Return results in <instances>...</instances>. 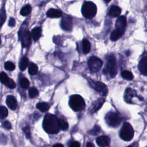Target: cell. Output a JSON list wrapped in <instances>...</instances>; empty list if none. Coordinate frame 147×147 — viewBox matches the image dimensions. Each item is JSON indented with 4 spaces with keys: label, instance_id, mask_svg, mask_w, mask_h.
I'll return each instance as SVG.
<instances>
[{
    "label": "cell",
    "instance_id": "obj_1",
    "mask_svg": "<svg viewBox=\"0 0 147 147\" xmlns=\"http://www.w3.org/2000/svg\"><path fill=\"white\" fill-rule=\"evenodd\" d=\"M42 126L44 130L49 134H56L61 129L59 119L52 114H47L44 117Z\"/></svg>",
    "mask_w": 147,
    "mask_h": 147
},
{
    "label": "cell",
    "instance_id": "obj_2",
    "mask_svg": "<svg viewBox=\"0 0 147 147\" xmlns=\"http://www.w3.org/2000/svg\"><path fill=\"white\" fill-rule=\"evenodd\" d=\"M71 108L75 111H80L85 108L86 103L84 99L79 95H73L71 96L69 100Z\"/></svg>",
    "mask_w": 147,
    "mask_h": 147
},
{
    "label": "cell",
    "instance_id": "obj_32",
    "mask_svg": "<svg viewBox=\"0 0 147 147\" xmlns=\"http://www.w3.org/2000/svg\"><path fill=\"white\" fill-rule=\"evenodd\" d=\"M59 123H60V129L63 130H65L68 127V124L67 122L63 119H59Z\"/></svg>",
    "mask_w": 147,
    "mask_h": 147
},
{
    "label": "cell",
    "instance_id": "obj_31",
    "mask_svg": "<svg viewBox=\"0 0 147 147\" xmlns=\"http://www.w3.org/2000/svg\"><path fill=\"white\" fill-rule=\"evenodd\" d=\"M4 67L7 71H13L15 69V65L11 61H6L4 64Z\"/></svg>",
    "mask_w": 147,
    "mask_h": 147
},
{
    "label": "cell",
    "instance_id": "obj_10",
    "mask_svg": "<svg viewBox=\"0 0 147 147\" xmlns=\"http://www.w3.org/2000/svg\"><path fill=\"white\" fill-rule=\"evenodd\" d=\"M61 28L65 31H71L72 29V18L68 16L63 17L60 24Z\"/></svg>",
    "mask_w": 147,
    "mask_h": 147
},
{
    "label": "cell",
    "instance_id": "obj_27",
    "mask_svg": "<svg viewBox=\"0 0 147 147\" xmlns=\"http://www.w3.org/2000/svg\"><path fill=\"white\" fill-rule=\"evenodd\" d=\"M38 91L35 87H31L29 89V96L30 98H34L38 96Z\"/></svg>",
    "mask_w": 147,
    "mask_h": 147
},
{
    "label": "cell",
    "instance_id": "obj_42",
    "mask_svg": "<svg viewBox=\"0 0 147 147\" xmlns=\"http://www.w3.org/2000/svg\"><path fill=\"white\" fill-rule=\"evenodd\" d=\"M104 1H105V2H107V3H108V2H109V1H110V0H104Z\"/></svg>",
    "mask_w": 147,
    "mask_h": 147
},
{
    "label": "cell",
    "instance_id": "obj_33",
    "mask_svg": "<svg viewBox=\"0 0 147 147\" xmlns=\"http://www.w3.org/2000/svg\"><path fill=\"white\" fill-rule=\"evenodd\" d=\"M9 80V77L7 74L4 72H1L0 73V81L2 83L5 84Z\"/></svg>",
    "mask_w": 147,
    "mask_h": 147
},
{
    "label": "cell",
    "instance_id": "obj_43",
    "mask_svg": "<svg viewBox=\"0 0 147 147\" xmlns=\"http://www.w3.org/2000/svg\"><path fill=\"white\" fill-rule=\"evenodd\" d=\"M1 36H0V45H1Z\"/></svg>",
    "mask_w": 147,
    "mask_h": 147
},
{
    "label": "cell",
    "instance_id": "obj_29",
    "mask_svg": "<svg viewBox=\"0 0 147 147\" xmlns=\"http://www.w3.org/2000/svg\"><path fill=\"white\" fill-rule=\"evenodd\" d=\"M8 115V111L4 106H0V118L4 119Z\"/></svg>",
    "mask_w": 147,
    "mask_h": 147
},
{
    "label": "cell",
    "instance_id": "obj_38",
    "mask_svg": "<svg viewBox=\"0 0 147 147\" xmlns=\"http://www.w3.org/2000/svg\"><path fill=\"white\" fill-rule=\"evenodd\" d=\"M9 26H11V27H13L14 26H15V24H16V21L14 20V18H12L11 17L9 21Z\"/></svg>",
    "mask_w": 147,
    "mask_h": 147
},
{
    "label": "cell",
    "instance_id": "obj_16",
    "mask_svg": "<svg viewBox=\"0 0 147 147\" xmlns=\"http://www.w3.org/2000/svg\"><path fill=\"white\" fill-rule=\"evenodd\" d=\"M105 101V98H103L98 99L92 105V108L90 110V113L91 114H93L96 111H97L98 110H99L100 108L102 107V106L103 105V104L104 103Z\"/></svg>",
    "mask_w": 147,
    "mask_h": 147
},
{
    "label": "cell",
    "instance_id": "obj_19",
    "mask_svg": "<svg viewBox=\"0 0 147 147\" xmlns=\"http://www.w3.org/2000/svg\"><path fill=\"white\" fill-rule=\"evenodd\" d=\"M41 29L40 27H36L32 29L31 36L34 41L38 40L41 36Z\"/></svg>",
    "mask_w": 147,
    "mask_h": 147
},
{
    "label": "cell",
    "instance_id": "obj_41",
    "mask_svg": "<svg viewBox=\"0 0 147 147\" xmlns=\"http://www.w3.org/2000/svg\"><path fill=\"white\" fill-rule=\"evenodd\" d=\"M53 146H61V147H63V145H62L61 144H55L53 145Z\"/></svg>",
    "mask_w": 147,
    "mask_h": 147
},
{
    "label": "cell",
    "instance_id": "obj_35",
    "mask_svg": "<svg viewBox=\"0 0 147 147\" xmlns=\"http://www.w3.org/2000/svg\"><path fill=\"white\" fill-rule=\"evenodd\" d=\"M23 131L26 136V137L28 138H29L30 137V127L28 126H26L23 128Z\"/></svg>",
    "mask_w": 147,
    "mask_h": 147
},
{
    "label": "cell",
    "instance_id": "obj_20",
    "mask_svg": "<svg viewBox=\"0 0 147 147\" xmlns=\"http://www.w3.org/2000/svg\"><path fill=\"white\" fill-rule=\"evenodd\" d=\"M123 32L121 30H119L118 29H115V30H114L111 35H110V39L112 41H116L117 40H118L122 36V34H123Z\"/></svg>",
    "mask_w": 147,
    "mask_h": 147
},
{
    "label": "cell",
    "instance_id": "obj_9",
    "mask_svg": "<svg viewBox=\"0 0 147 147\" xmlns=\"http://www.w3.org/2000/svg\"><path fill=\"white\" fill-rule=\"evenodd\" d=\"M102 61L95 56L91 57L88 61V65L92 72H97L100 70L102 66Z\"/></svg>",
    "mask_w": 147,
    "mask_h": 147
},
{
    "label": "cell",
    "instance_id": "obj_37",
    "mask_svg": "<svg viewBox=\"0 0 147 147\" xmlns=\"http://www.w3.org/2000/svg\"><path fill=\"white\" fill-rule=\"evenodd\" d=\"M3 126L7 130H9V129H11V124L9 121H5L3 123Z\"/></svg>",
    "mask_w": 147,
    "mask_h": 147
},
{
    "label": "cell",
    "instance_id": "obj_30",
    "mask_svg": "<svg viewBox=\"0 0 147 147\" xmlns=\"http://www.w3.org/2000/svg\"><path fill=\"white\" fill-rule=\"evenodd\" d=\"M6 20V13L4 8H2L0 11V27L3 24Z\"/></svg>",
    "mask_w": 147,
    "mask_h": 147
},
{
    "label": "cell",
    "instance_id": "obj_40",
    "mask_svg": "<svg viewBox=\"0 0 147 147\" xmlns=\"http://www.w3.org/2000/svg\"><path fill=\"white\" fill-rule=\"evenodd\" d=\"M86 146H87V147H93V146H94V145L93 144H92L91 142H88L86 145Z\"/></svg>",
    "mask_w": 147,
    "mask_h": 147
},
{
    "label": "cell",
    "instance_id": "obj_4",
    "mask_svg": "<svg viewBox=\"0 0 147 147\" xmlns=\"http://www.w3.org/2000/svg\"><path fill=\"white\" fill-rule=\"evenodd\" d=\"M103 72L105 74L109 75L112 78L115 77L117 74V65L115 58L113 55L109 57Z\"/></svg>",
    "mask_w": 147,
    "mask_h": 147
},
{
    "label": "cell",
    "instance_id": "obj_14",
    "mask_svg": "<svg viewBox=\"0 0 147 147\" xmlns=\"http://www.w3.org/2000/svg\"><path fill=\"white\" fill-rule=\"evenodd\" d=\"M140 72L144 75L147 76V56L143 57L138 64Z\"/></svg>",
    "mask_w": 147,
    "mask_h": 147
},
{
    "label": "cell",
    "instance_id": "obj_26",
    "mask_svg": "<svg viewBox=\"0 0 147 147\" xmlns=\"http://www.w3.org/2000/svg\"><path fill=\"white\" fill-rule=\"evenodd\" d=\"M122 76L127 80H131L133 78V74L129 71H123L121 73Z\"/></svg>",
    "mask_w": 147,
    "mask_h": 147
},
{
    "label": "cell",
    "instance_id": "obj_34",
    "mask_svg": "<svg viewBox=\"0 0 147 147\" xmlns=\"http://www.w3.org/2000/svg\"><path fill=\"white\" fill-rule=\"evenodd\" d=\"M5 84L10 88H14L16 87V83L11 79H9L8 81Z\"/></svg>",
    "mask_w": 147,
    "mask_h": 147
},
{
    "label": "cell",
    "instance_id": "obj_5",
    "mask_svg": "<svg viewBox=\"0 0 147 147\" xmlns=\"http://www.w3.org/2000/svg\"><path fill=\"white\" fill-rule=\"evenodd\" d=\"M119 135L123 140L130 141L134 136V130L132 126L128 122H125L121 129Z\"/></svg>",
    "mask_w": 147,
    "mask_h": 147
},
{
    "label": "cell",
    "instance_id": "obj_18",
    "mask_svg": "<svg viewBox=\"0 0 147 147\" xmlns=\"http://www.w3.org/2000/svg\"><path fill=\"white\" fill-rule=\"evenodd\" d=\"M121 12V10L119 7L115 5H113L110 9L109 15L111 17H117L120 15Z\"/></svg>",
    "mask_w": 147,
    "mask_h": 147
},
{
    "label": "cell",
    "instance_id": "obj_23",
    "mask_svg": "<svg viewBox=\"0 0 147 147\" xmlns=\"http://www.w3.org/2000/svg\"><path fill=\"white\" fill-rule=\"evenodd\" d=\"M29 60L26 57H23L20 62V65L19 67L21 71H24L29 65Z\"/></svg>",
    "mask_w": 147,
    "mask_h": 147
},
{
    "label": "cell",
    "instance_id": "obj_21",
    "mask_svg": "<svg viewBox=\"0 0 147 147\" xmlns=\"http://www.w3.org/2000/svg\"><path fill=\"white\" fill-rule=\"evenodd\" d=\"M82 46H83V51L84 53L87 54L90 51L91 45L90 41L84 38L82 41Z\"/></svg>",
    "mask_w": 147,
    "mask_h": 147
},
{
    "label": "cell",
    "instance_id": "obj_28",
    "mask_svg": "<svg viewBox=\"0 0 147 147\" xmlns=\"http://www.w3.org/2000/svg\"><path fill=\"white\" fill-rule=\"evenodd\" d=\"M20 83L23 88H27L29 86V81L26 78H22L20 79Z\"/></svg>",
    "mask_w": 147,
    "mask_h": 147
},
{
    "label": "cell",
    "instance_id": "obj_8",
    "mask_svg": "<svg viewBox=\"0 0 147 147\" xmlns=\"http://www.w3.org/2000/svg\"><path fill=\"white\" fill-rule=\"evenodd\" d=\"M89 82L91 87L96 91L99 92L102 96H105L107 95L108 93V89L106 84L101 82L94 81L91 79L89 80Z\"/></svg>",
    "mask_w": 147,
    "mask_h": 147
},
{
    "label": "cell",
    "instance_id": "obj_25",
    "mask_svg": "<svg viewBox=\"0 0 147 147\" xmlns=\"http://www.w3.org/2000/svg\"><path fill=\"white\" fill-rule=\"evenodd\" d=\"M32 10L31 6L29 5H26L24 6L21 10L20 14L23 16H26L29 15Z\"/></svg>",
    "mask_w": 147,
    "mask_h": 147
},
{
    "label": "cell",
    "instance_id": "obj_17",
    "mask_svg": "<svg viewBox=\"0 0 147 147\" xmlns=\"http://www.w3.org/2000/svg\"><path fill=\"white\" fill-rule=\"evenodd\" d=\"M47 15L50 18H59L62 16V12L58 9H50L48 10Z\"/></svg>",
    "mask_w": 147,
    "mask_h": 147
},
{
    "label": "cell",
    "instance_id": "obj_39",
    "mask_svg": "<svg viewBox=\"0 0 147 147\" xmlns=\"http://www.w3.org/2000/svg\"><path fill=\"white\" fill-rule=\"evenodd\" d=\"M69 146L71 147H79L80 146V144L77 141H73L69 145Z\"/></svg>",
    "mask_w": 147,
    "mask_h": 147
},
{
    "label": "cell",
    "instance_id": "obj_12",
    "mask_svg": "<svg viewBox=\"0 0 147 147\" xmlns=\"http://www.w3.org/2000/svg\"><path fill=\"white\" fill-rule=\"evenodd\" d=\"M126 25V18L125 16H120L119 17L116 21L115 26L116 29L121 30L125 32V29Z\"/></svg>",
    "mask_w": 147,
    "mask_h": 147
},
{
    "label": "cell",
    "instance_id": "obj_15",
    "mask_svg": "<svg viewBox=\"0 0 147 147\" xmlns=\"http://www.w3.org/2000/svg\"><path fill=\"white\" fill-rule=\"evenodd\" d=\"M6 104L7 106L13 110L16 109L17 106V102L16 98L13 95H9L6 98Z\"/></svg>",
    "mask_w": 147,
    "mask_h": 147
},
{
    "label": "cell",
    "instance_id": "obj_11",
    "mask_svg": "<svg viewBox=\"0 0 147 147\" xmlns=\"http://www.w3.org/2000/svg\"><path fill=\"white\" fill-rule=\"evenodd\" d=\"M96 142L100 146H107L110 143V138L107 136H101L96 139Z\"/></svg>",
    "mask_w": 147,
    "mask_h": 147
},
{
    "label": "cell",
    "instance_id": "obj_7",
    "mask_svg": "<svg viewBox=\"0 0 147 147\" xmlns=\"http://www.w3.org/2000/svg\"><path fill=\"white\" fill-rule=\"evenodd\" d=\"M25 24L22 25L18 34L20 39L22 41V44L24 47H28L31 43V34L26 29Z\"/></svg>",
    "mask_w": 147,
    "mask_h": 147
},
{
    "label": "cell",
    "instance_id": "obj_36",
    "mask_svg": "<svg viewBox=\"0 0 147 147\" xmlns=\"http://www.w3.org/2000/svg\"><path fill=\"white\" fill-rule=\"evenodd\" d=\"M99 132V127L98 126H95L93 129H92L90 131V134L92 135H96Z\"/></svg>",
    "mask_w": 147,
    "mask_h": 147
},
{
    "label": "cell",
    "instance_id": "obj_13",
    "mask_svg": "<svg viewBox=\"0 0 147 147\" xmlns=\"http://www.w3.org/2000/svg\"><path fill=\"white\" fill-rule=\"evenodd\" d=\"M136 96L137 94L136 91L130 88H127V89H126L124 94V99L126 102L131 103L132 98Z\"/></svg>",
    "mask_w": 147,
    "mask_h": 147
},
{
    "label": "cell",
    "instance_id": "obj_24",
    "mask_svg": "<svg viewBox=\"0 0 147 147\" xmlns=\"http://www.w3.org/2000/svg\"><path fill=\"white\" fill-rule=\"evenodd\" d=\"M49 105L45 102H40L36 105V107L42 112H45L49 109Z\"/></svg>",
    "mask_w": 147,
    "mask_h": 147
},
{
    "label": "cell",
    "instance_id": "obj_6",
    "mask_svg": "<svg viewBox=\"0 0 147 147\" xmlns=\"http://www.w3.org/2000/svg\"><path fill=\"white\" fill-rule=\"evenodd\" d=\"M105 119L109 126L114 127L119 126L122 121V119L119 115L117 113L113 111L107 114Z\"/></svg>",
    "mask_w": 147,
    "mask_h": 147
},
{
    "label": "cell",
    "instance_id": "obj_22",
    "mask_svg": "<svg viewBox=\"0 0 147 147\" xmlns=\"http://www.w3.org/2000/svg\"><path fill=\"white\" fill-rule=\"evenodd\" d=\"M38 72V67L34 63H30L28 67V72L31 75H36Z\"/></svg>",
    "mask_w": 147,
    "mask_h": 147
},
{
    "label": "cell",
    "instance_id": "obj_3",
    "mask_svg": "<svg viewBox=\"0 0 147 147\" xmlns=\"http://www.w3.org/2000/svg\"><path fill=\"white\" fill-rule=\"evenodd\" d=\"M97 9L95 3L90 1L85 2L82 5V13L83 16L87 18H92L96 13Z\"/></svg>",
    "mask_w": 147,
    "mask_h": 147
}]
</instances>
